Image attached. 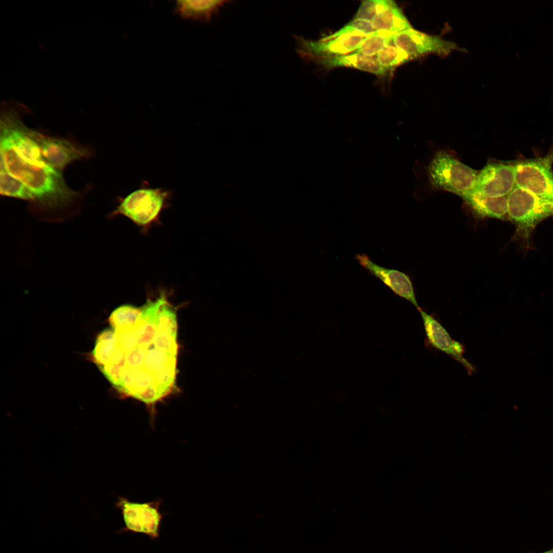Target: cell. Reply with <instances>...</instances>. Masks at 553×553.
Wrapping results in <instances>:
<instances>
[{"label":"cell","instance_id":"obj_1","mask_svg":"<svg viewBox=\"0 0 553 553\" xmlns=\"http://www.w3.org/2000/svg\"><path fill=\"white\" fill-rule=\"evenodd\" d=\"M177 308L161 290L140 307L124 304L111 314L110 327L98 336L93 355L123 396L153 406L176 389Z\"/></svg>","mask_w":553,"mask_h":553},{"label":"cell","instance_id":"obj_2","mask_svg":"<svg viewBox=\"0 0 553 553\" xmlns=\"http://www.w3.org/2000/svg\"><path fill=\"white\" fill-rule=\"evenodd\" d=\"M0 119V165L27 187L42 207L58 209L72 203L79 193L69 187L62 171L45 159L18 110L4 111Z\"/></svg>","mask_w":553,"mask_h":553},{"label":"cell","instance_id":"obj_3","mask_svg":"<svg viewBox=\"0 0 553 553\" xmlns=\"http://www.w3.org/2000/svg\"><path fill=\"white\" fill-rule=\"evenodd\" d=\"M172 196L171 189L150 187L144 180L139 188L118 198V205L110 216H123L147 232L153 224H160V215L171 205Z\"/></svg>","mask_w":553,"mask_h":553},{"label":"cell","instance_id":"obj_4","mask_svg":"<svg viewBox=\"0 0 553 553\" xmlns=\"http://www.w3.org/2000/svg\"><path fill=\"white\" fill-rule=\"evenodd\" d=\"M508 220L515 225V235L528 243L536 226L553 216V202L515 186L507 195Z\"/></svg>","mask_w":553,"mask_h":553},{"label":"cell","instance_id":"obj_5","mask_svg":"<svg viewBox=\"0 0 553 553\" xmlns=\"http://www.w3.org/2000/svg\"><path fill=\"white\" fill-rule=\"evenodd\" d=\"M479 172L444 151L437 152L428 167V174L435 188L462 197L472 191Z\"/></svg>","mask_w":553,"mask_h":553},{"label":"cell","instance_id":"obj_6","mask_svg":"<svg viewBox=\"0 0 553 553\" xmlns=\"http://www.w3.org/2000/svg\"><path fill=\"white\" fill-rule=\"evenodd\" d=\"M516 185L553 202V148L545 156L514 163Z\"/></svg>","mask_w":553,"mask_h":553},{"label":"cell","instance_id":"obj_7","mask_svg":"<svg viewBox=\"0 0 553 553\" xmlns=\"http://www.w3.org/2000/svg\"><path fill=\"white\" fill-rule=\"evenodd\" d=\"M161 500L146 503L130 501L123 497L118 498L116 507L121 510L125 526L118 533L131 532L148 536L152 540L160 536L161 523L164 515L159 507Z\"/></svg>","mask_w":553,"mask_h":553},{"label":"cell","instance_id":"obj_8","mask_svg":"<svg viewBox=\"0 0 553 553\" xmlns=\"http://www.w3.org/2000/svg\"><path fill=\"white\" fill-rule=\"evenodd\" d=\"M29 133L46 161L58 170L62 171L74 161L89 159L93 155L89 147L72 140L48 136L30 128Z\"/></svg>","mask_w":553,"mask_h":553},{"label":"cell","instance_id":"obj_9","mask_svg":"<svg viewBox=\"0 0 553 553\" xmlns=\"http://www.w3.org/2000/svg\"><path fill=\"white\" fill-rule=\"evenodd\" d=\"M392 42L412 59L428 54L445 56L454 50H463L450 41L410 28L395 34Z\"/></svg>","mask_w":553,"mask_h":553},{"label":"cell","instance_id":"obj_10","mask_svg":"<svg viewBox=\"0 0 553 553\" xmlns=\"http://www.w3.org/2000/svg\"><path fill=\"white\" fill-rule=\"evenodd\" d=\"M515 186L514 163L491 162L479 172L472 192L492 197L507 196Z\"/></svg>","mask_w":553,"mask_h":553},{"label":"cell","instance_id":"obj_11","mask_svg":"<svg viewBox=\"0 0 553 553\" xmlns=\"http://www.w3.org/2000/svg\"><path fill=\"white\" fill-rule=\"evenodd\" d=\"M417 310L422 318L427 344L460 363L469 374L471 375L475 372L474 366L464 356V346L453 339L444 327L433 315L428 313L421 308Z\"/></svg>","mask_w":553,"mask_h":553},{"label":"cell","instance_id":"obj_12","mask_svg":"<svg viewBox=\"0 0 553 553\" xmlns=\"http://www.w3.org/2000/svg\"><path fill=\"white\" fill-rule=\"evenodd\" d=\"M355 259L361 267L380 280L395 294L410 302L417 309L420 308L409 275L398 270L380 266L365 253L356 254Z\"/></svg>","mask_w":553,"mask_h":553},{"label":"cell","instance_id":"obj_13","mask_svg":"<svg viewBox=\"0 0 553 553\" xmlns=\"http://www.w3.org/2000/svg\"><path fill=\"white\" fill-rule=\"evenodd\" d=\"M368 36L356 33L342 35L327 40L309 41L299 37V52L309 56L326 57L346 55L356 51Z\"/></svg>","mask_w":553,"mask_h":553},{"label":"cell","instance_id":"obj_14","mask_svg":"<svg viewBox=\"0 0 553 553\" xmlns=\"http://www.w3.org/2000/svg\"><path fill=\"white\" fill-rule=\"evenodd\" d=\"M462 198L480 217L508 220L507 196L492 197L471 192Z\"/></svg>","mask_w":553,"mask_h":553},{"label":"cell","instance_id":"obj_15","mask_svg":"<svg viewBox=\"0 0 553 553\" xmlns=\"http://www.w3.org/2000/svg\"><path fill=\"white\" fill-rule=\"evenodd\" d=\"M319 61L328 68L349 67L377 75H385L387 72L379 64L375 56H367L355 52L344 55L326 57Z\"/></svg>","mask_w":553,"mask_h":553},{"label":"cell","instance_id":"obj_16","mask_svg":"<svg viewBox=\"0 0 553 553\" xmlns=\"http://www.w3.org/2000/svg\"><path fill=\"white\" fill-rule=\"evenodd\" d=\"M226 1H178L177 12L184 18L208 21Z\"/></svg>","mask_w":553,"mask_h":553},{"label":"cell","instance_id":"obj_17","mask_svg":"<svg viewBox=\"0 0 553 553\" xmlns=\"http://www.w3.org/2000/svg\"><path fill=\"white\" fill-rule=\"evenodd\" d=\"M375 30H384L396 34L412 28L402 10L394 2L378 14L371 22Z\"/></svg>","mask_w":553,"mask_h":553},{"label":"cell","instance_id":"obj_18","mask_svg":"<svg viewBox=\"0 0 553 553\" xmlns=\"http://www.w3.org/2000/svg\"><path fill=\"white\" fill-rule=\"evenodd\" d=\"M0 193L2 196L34 202V196L20 181L11 176L0 165Z\"/></svg>","mask_w":553,"mask_h":553},{"label":"cell","instance_id":"obj_19","mask_svg":"<svg viewBox=\"0 0 553 553\" xmlns=\"http://www.w3.org/2000/svg\"><path fill=\"white\" fill-rule=\"evenodd\" d=\"M395 34L387 31L375 30L365 38L355 52L367 56H375L390 45Z\"/></svg>","mask_w":553,"mask_h":553},{"label":"cell","instance_id":"obj_20","mask_svg":"<svg viewBox=\"0 0 553 553\" xmlns=\"http://www.w3.org/2000/svg\"><path fill=\"white\" fill-rule=\"evenodd\" d=\"M375 57L379 64L387 71H393L397 67L412 59L405 52L391 45Z\"/></svg>","mask_w":553,"mask_h":553},{"label":"cell","instance_id":"obj_21","mask_svg":"<svg viewBox=\"0 0 553 553\" xmlns=\"http://www.w3.org/2000/svg\"><path fill=\"white\" fill-rule=\"evenodd\" d=\"M394 2L390 0H367L361 2L354 19L371 22L379 13L390 6Z\"/></svg>","mask_w":553,"mask_h":553},{"label":"cell","instance_id":"obj_22","mask_svg":"<svg viewBox=\"0 0 553 553\" xmlns=\"http://www.w3.org/2000/svg\"><path fill=\"white\" fill-rule=\"evenodd\" d=\"M375 31V30L371 22L360 19H354L333 34L322 38L321 39L327 40L349 33H356L369 36Z\"/></svg>","mask_w":553,"mask_h":553},{"label":"cell","instance_id":"obj_23","mask_svg":"<svg viewBox=\"0 0 553 553\" xmlns=\"http://www.w3.org/2000/svg\"><path fill=\"white\" fill-rule=\"evenodd\" d=\"M541 553H553V547Z\"/></svg>","mask_w":553,"mask_h":553}]
</instances>
